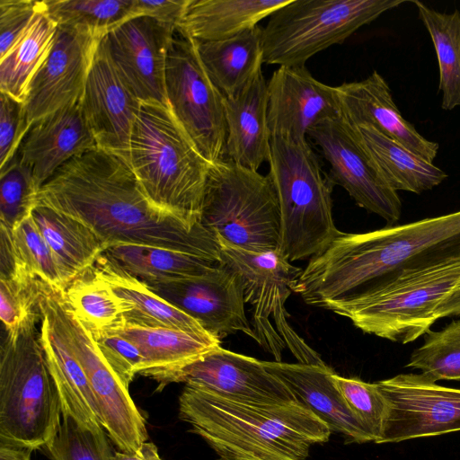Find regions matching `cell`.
<instances>
[{
  "label": "cell",
  "instance_id": "cell-1",
  "mask_svg": "<svg viewBox=\"0 0 460 460\" xmlns=\"http://www.w3.org/2000/svg\"><path fill=\"white\" fill-rule=\"evenodd\" d=\"M37 205L90 227L108 247L139 244L221 262L217 238L202 225L187 226L146 197L128 162L95 146L74 157L45 182Z\"/></svg>",
  "mask_w": 460,
  "mask_h": 460
},
{
  "label": "cell",
  "instance_id": "cell-2",
  "mask_svg": "<svg viewBox=\"0 0 460 460\" xmlns=\"http://www.w3.org/2000/svg\"><path fill=\"white\" fill-rule=\"evenodd\" d=\"M460 261V210L358 234L340 233L310 258L292 292L334 313L399 277Z\"/></svg>",
  "mask_w": 460,
  "mask_h": 460
},
{
  "label": "cell",
  "instance_id": "cell-3",
  "mask_svg": "<svg viewBox=\"0 0 460 460\" xmlns=\"http://www.w3.org/2000/svg\"><path fill=\"white\" fill-rule=\"evenodd\" d=\"M180 419L215 451L217 460H305L329 440V426L299 402L247 403L185 385Z\"/></svg>",
  "mask_w": 460,
  "mask_h": 460
},
{
  "label": "cell",
  "instance_id": "cell-4",
  "mask_svg": "<svg viewBox=\"0 0 460 460\" xmlns=\"http://www.w3.org/2000/svg\"><path fill=\"white\" fill-rule=\"evenodd\" d=\"M128 164L155 208L190 228L201 226L212 164L199 152L169 105L141 102L130 135Z\"/></svg>",
  "mask_w": 460,
  "mask_h": 460
},
{
  "label": "cell",
  "instance_id": "cell-5",
  "mask_svg": "<svg viewBox=\"0 0 460 460\" xmlns=\"http://www.w3.org/2000/svg\"><path fill=\"white\" fill-rule=\"evenodd\" d=\"M40 311L7 332L0 350V444L45 448L61 425V402L36 329Z\"/></svg>",
  "mask_w": 460,
  "mask_h": 460
},
{
  "label": "cell",
  "instance_id": "cell-6",
  "mask_svg": "<svg viewBox=\"0 0 460 460\" xmlns=\"http://www.w3.org/2000/svg\"><path fill=\"white\" fill-rule=\"evenodd\" d=\"M268 162L280 211V251L290 262L312 258L341 233L332 217V184L306 140L271 137Z\"/></svg>",
  "mask_w": 460,
  "mask_h": 460
},
{
  "label": "cell",
  "instance_id": "cell-7",
  "mask_svg": "<svg viewBox=\"0 0 460 460\" xmlns=\"http://www.w3.org/2000/svg\"><path fill=\"white\" fill-rule=\"evenodd\" d=\"M200 224L218 240L239 249L280 250L279 205L270 176L230 160L210 165Z\"/></svg>",
  "mask_w": 460,
  "mask_h": 460
},
{
  "label": "cell",
  "instance_id": "cell-8",
  "mask_svg": "<svg viewBox=\"0 0 460 460\" xmlns=\"http://www.w3.org/2000/svg\"><path fill=\"white\" fill-rule=\"evenodd\" d=\"M405 0H289L262 28L263 62L305 66L315 54L343 43L360 27Z\"/></svg>",
  "mask_w": 460,
  "mask_h": 460
},
{
  "label": "cell",
  "instance_id": "cell-9",
  "mask_svg": "<svg viewBox=\"0 0 460 460\" xmlns=\"http://www.w3.org/2000/svg\"><path fill=\"white\" fill-rule=\"evenodd\" d=\"M218 243L221 262L238 273L244 302L252 305L254 340L275 361H281L282 351L288 348L300 363L325 364L288 321L285 305L301 270L293 266L280 250L254 252L221 240Z\"/></svg>",
  "mask_w": 460,
  "mask_h": 460
},
{
  "label": "cell",
  "instance_id": "cell-10",
  "mask_svg": "<svg viewBox=\"0 0 460 460\" xmlns=\"http://www.w3.org/2000/svg\"><path fill=\"white\" fill-rule=\"evenodd\" d=\"M459 284L460 261L414 271L336 314L365 333L407 344L430 331L436 309Z\"/></svg>",
  "mask_w": 460,
  "mask_h": 460
},
{
  "label": "cell",
  "instance_id": "cell-11",
  "mask_svg": "<svg viewBox=\"0 0 460 460\" xmlns=\"http://www.w3.org/2000/svg\"><path fill=\"white\" fill-rule=\"evenodd\" d=\"M42 289L94 395L102 425L121 452L134 453L148 438L146 420L127 387L100 351L88 326L68 305L64 290Z\"/></svg>",
  "mask_w": 460,
  "mask_h": 460
},
{
  "label": "cell",
  "instance_id": "cell-12",
  "mask_svg": "<svg viewBox=\"0 0 460 460\" xmlns=\"http://www.w3.org/2000/svg\"><path fill=\"white\" fill-rule=\"evenodd\" d=\"M165 92L170 109L199 152L210 164L223 160L226 139L225 96L208 75L195 41L178 26L167 54Z\"/></svg>",
  "mask_w": 460,
  "mask_h": 460
},
{
  "label": "cell",
  "instance_id": "cell-13",
  "mask_svg": "<svg viewBox=\"0 0 460 460\" xmlns=\"http://www.w3.org/2000/svg\"><path fill=\"white\" fill-rule=\"evenodd\" d=\"M386 402L376 444L460 431V389L437 385L421 374L376 382Z\"/></svg>",
  "mask_w": 460,
  "mask_h": 460
},
{
  "label": "cell",
  "instance_id": "cell-14",
  "mask_svg": "<svg viewBox=\"0 0 460 460\" xmlns=\"http://www.w3.org/2000/svg\"><path fill=\"white\" fill-rule=\"evenodd\" d=\"M307 136L329 163L332 185L341 186L359 207L388 226L400 219L402 206L397 191L386 183L351 125L340 117L314 127Z\"/></svg>",
  "mask_w": 460,
  "mask_h": 460
},
{
  "label": "cell",
  "instance_id": "cell-15",
  "mask_svg": "<svg viewBox=\"0 0 460 460\" xmlns=\"http://www.w3.org/2000/svg\"><path fill=\"white\" fill-rule=\"evenodd\" d=\"M102 38L86 29L58 26L50 50L28 87L24 107L31 126L81 102Z\"/></svg>",
  "mask_w": 460,
  "mask_h": 460
},
{
  "label": "cell",
  "instance_id": "cell-16",
  "mask_svg": "<svg viewBox=\"0 0 460 460\" xmlns=\"http://www.w3.org/2000/svg\"><path fill=\"white\" fill-rule=\"evenodd\" d=\"M144 284L219 340L236 332L255 339L244 311L241 279L222 262L203 275Z\"/></svg>",
  "mask_w": 460,
  "mask_h": 460
},
{
  "label": "cell",
  "instance_id": "cell-17",
  "mask_svg": "<svg viewBox=\"0 0 460 460\" xmlns=\"http://www.w3.org/2000/svg\"><path fill=\"white\" fill-rule=\"evenodd\" d=\"M175 28L147 16H137L103 37L114 66L141 102L168 105L166 59Z\"/></svg>",
  "mask_w": 460,
  "mask_h": 460
},
{
  "label": "cell",
  "instance_id": "cell-18",
  "mask_svg": "<svg viewBox=\"0 0 460 460\" xmlns=\"http://www.w3.org/2000/svg\"><path fill=\"white\" fill-rule=\"evenodd\" d=\"M141 102L114 66L102 38L81 100L98 147L128 162L130 135Z\"/></svg>",
  "mask_w": 460,
  "mask_h": 460
},
{
  "label": "cell",
  "instance_id": "cell-19",
  "mask_svg": "<svg viewBox=\"0 0 460 460\" xmlns=\"http://www.w3.org/2000/svg\"><path fill=\"white\" fill-rule=\"evenodd\" d=\"M268 87L271 137L305 141L311 128L341 117L336 86L315 79L305 66H279Z\"/></svg>",
  "mask_w": 460,
  "mask_h": 460
},
{
  "label": "cell",
  "instance_id": "cell-20",
  "mask_svg": "<svg viewBox=\"0 0 460 460\" xmlns=\"http://www.w3.org/2000/svg\"><path fill=\"white\" fill-rule=\"evenodd\" d=\"M172 383H185L247 403L298 402L287 385L264 367L262 361L221 346L183 367Z\"/></svg>",
  "mask_w": 460,
  "mask_h": 460
},
{
  "label": "cell",
  "instance_id": "cell-21",
  "mask_svg": "<svg viewBox=\"0 0 460 460\" xmlns=\"http://www.w3.org/2000/svg\"><path fill=\"white\" fill-rule=\"evenodd\" d=\"M341 117L351 126H368L433 163L439 146L421 136L401 114L389 85L374 71L360 81L336 86Z\"/></svg>",
  "mask_w": 460,
  "mask_h": 460
},
{
  "label": "cell",
  "instance_id": "cell-22",
  "mask_svg": "<svg viewBox=\"0 0 460 460\" xmlns=\"http://www.w3.org/2000/svg\"><path fill=\"white\" fill-rule=\"evenodd\" d=\"M95 146L80 102L31 125L16 155L40 190L64 164Z\"/></svg>",
  "mask_w": 460,
  "mask_h": 460
},
{
  "label": "cell",
  "instance_id": "cell-23",
  "mask_svg": "<svg viewBox=\"0 0 460 460\" xmlns=\"http://www.w3.org/2000/svg\"><path fill=\"white\" fill-rule=\"evenodd\" d=\"M42 285L43 281L39 300L40 339L59 395L62 417H71L82 428L102 430L99 409L88 378L43 293Z\"/></svg>",
  "mask_w": 460,
  "mask_h": 460
},
{
  "label": "cell",
  "instance_id": "cell-24",
  "mask_svg": "<svg viewBox=\"0 0 460 460\" xmlns=\"http://www.w3.org/2000/svg\"><path fill=\"white\" fill-rule=\"evenodd\" d=\"M264 367L281 379L296 400L323 420L332 432L343 435L347 443L373 441L355 418L339 392L326 364L262 361Z\"/></svg>",
  "mask_w": 460,
  "mask_h": 460
},
{
  "label": "cell",
  "instance_id": "cell-25",
  "mask_svg": "<svg viewBox=\"0 0 460 460\" xmlns=\"http://www.w3.org/2000/svg\"><path fill=\"white\" fill-rule=\"evenodd\" d=\"M226 154L235 164L258 171L270 155L268 87L262 70L238 93L224 98Z\"/></svg>",
  "mask_w": 460,
  "mask_h": 460
},
{
  "label": "cell",
  "instance_id": "cell-26",
  "mask_svg": "<svg viewBox=\"0 0 460 460\" xmlns=\"http://www.w3.org/2000/svg\"><path fill=\"white\" fill-rule=\"evenodd\" d=\"M111 332L138 348L144 358V368L139 375L155 380L159 389L172 383L183 367L220 347V340L214 336L174 329L125 325Z\"/></svg>",
  "mask_w": 460,
  "mask_h": 460
},
{
  "label": "cell",
  "instance_id": "cell-27",
  "mask_svg": "<svg viewBox=\"0 0 460 460\" xmlns=\"http://www.w3.org/2000/svg\"><path fill=\"white\" fill-rule=\"evenodd\" d=\"M91 270L108 284L124 303L125 325L174 329L210 335L196 320L155 294L142 281L120 269L103 253Z\"/></svg>",
  "mask_w": 460,
  "mask_h": 460
},
{
  "label": "cell",
  "instance_id": "cell-28",
  "mask_svg": "<svg viewBox=\"0 0 460 460\" xmlns=\"http://www.w3.org/2000/svg\"><path fill=\"white\" fill-rule=\"evenodd\" d=\"M31 216L52 252L66 288L107 249L90 227L72 217L43 205H37Z\"/></svg>",
  "mask_w": 460,
  "mask_h": 460
},
{
  "label": "cell",
  "instance_id": "cell-29",
  "mask_svg": "<svg viewBox=\"0 0 460 460\" xmlns=\"http://www.w3.org/2000/svg\"><path fill=\"white\" fill-rule=\"evenodd\" d=\"M289 0H190L178 27L194 41L234 37L258 26Z\"/></svg>",
  "mask_w": 460,
  "mask_h": 460
},
{
  "label": "cell",
  "instance_id": "cell-30",
  "mask_svg": "<svg viewBox=\"0 0 460 460\" xmlns=\"http://www.w3.org/2000/svg\"><path fill=\"white\" fill-rule=\"evenodd\" d=\"M261 34L258 25L226 40L195 41L208 75L225 97L241 92L262 70Z\"/></svg>",
  "mask_w": 460,
  "mask_h": 460
},
{
  "label": "cell",
  "instance_id": "cell-31",
  "mask_svg": "<svg viewBox=\"0 0 460 460\" xmlns=\"http://www.w3.org/2000/svg\"><path fill=\"white\" fill-rule=\"evenodd\" d=\"M352 127L381 175L394 190L420 194L447 179V174L443 170L393 138L368 126Z\"/></svg>",
  "mask_w": 460,
  "mask_h": 460
},
{
  "label": "cell",
  "instance_id": "cell-32",
  "mask_svg": "<svg viewBox=\"0 0 460 460\" xmlns=\"http://www.w3.org/2000/svg\"><path fill=\"white\" fill-rule=\"evenodd\" d=\"M103 254L144 283L199 276L221 264L206 257L139 244H114Z\"/></svg>",
  "mask_w": 460,
  "mask_h": 460
},
{
  "label": "cell",
  "instance_id": "cell-33",
  "mask_svg": "<svg viewBox=\"0 0 460 460\" xmlns=\"http://www.w3.org/2000/svg\"><path fill=\"white\" fill-rule=\"evenodd\" d=\"M57 23L47 14L44 3L30 26L0 58V92L24 102L29 84L52 46Z\"/></svg>",
  "mask_w": 460,
  "mask_h": 460
},
{
  "label": "cell",
  "instance_id": "cell-34",
  "mask_svg": "<svg viewBox=\"0 0 460 460\" xmlns=\"http://www.w3.org/2000/svg\"><path fill=\"white\" fill-rule=\"evenodd\" d=\"M429 31L437 54L442 92L441 107L451 111L460 106V11L438 12L420 1H411Z\"/></svg>",
  "mask_w": 460,
  "mask_h": 460
},
{
  "label": "cell",
  "instance_id": "cell-35",
  "mask_svg": "<svg viewBox=\"0 0 460 460\" xmlns=\"http://www.w3.org/2000/svg\"><path fill=\"white\" fill-rule=\"evenodd\" d=\"M64 294L75 314L91 331L106 332L125 326L124 303L91 270L74 280Z\"/></svg>",
  "mask_w": 460,
  "mask_h": 460
},
{
  "label": "cell",
  "instance_id": "cell-36",
  "mask_svg": "<svg viewBox=\"0 0 460 460\" xmlns=\"http://www.w3.org/2000/svg\"><path fill=\"white\" fill-rule=\"evenodd\" d=\"M58 26L83 28L104 37L135 17L134 0H43Z\"/></svg>",
  "mask_w": 460,
  "mask_h": 460
},
{
  "label": "cell",
  "instance_id": "cell-37",
  "mask_svg": "<svg viewBox=\"0 0 460 460\" xmlns=\"http://www.w3.org/2000/svg\"><path fill=\"white\" fill-rule=\"evenodd\" d=\"M9 252L4 275L20 269L58 289L65 290L52 252L39 231L31 216L13 231L8 230Z\"/></svg>",
  "mask_w": 460,
  "mask_h": 460
},
{
  "label": "cell",
  "instance_id": "cell-38",
  "mask_svg": "<svg viewBox=\"0 0 460 460\" xmlns=\"http://www.w3.org/2000/svg\"><path fill=\"white\" fill-rule=\"evenodd\" d=\"M424 343L415 349L406 367L420 370L428 379L460 381V320L440 331H429Z\"/></svg>",
  "mask_w": 460,
  "mask_h": 460
},
{
  "label": "cell",
  "instance_id": "cell-39",
  "mask_svg": "<svg viewBox=\"0 0 460 460\" xmlns=\"http://www.w3.org/2000/svg\"><path fill=\"white\" fill-rule=\"evenodd\" d=\"M38 191L31 170L16 155L0 170V226L13 231L30 217L37 206Z\"/></svg>",
  "mask_w": 460,
  "mask_h": 460
},
{
  "label": "cell",
  "instance_id": "cell-40",
  "mask_svg": "<svg viewBox=\"0 0 460 460\" xmlns=\"http://www.w3.org/2000/svg\"><path fill=\"white\" fill-rule=\"evenodd\" d=\"M79 426L63 417L58 434L45 449L52 460H115L105 432Z\"/></svg>",
  "mask_w": 460,
  "mask_h": 460
},
{
  "label": "cell",
  "instance_id": "cell-41",
  "mask_svg": "<svg viewBox=\"0 0 460 460\" xmlns=\"http://www.w3.org/2000/svg\"><path fill=\"white\" fill-rule=\"evenodd\" d=\"M42 280L22 270L0 276V317L12 332L32 314L38 313Z\"/></svg>",
  "mask_w": 460,
  "mask_h": 460
},
{
  "label": "cell",
  "instance_id": "cell-42",
  "mask_svg": "<svg viewBox=\"0 0 460 460\" xmlns=\"http://www.w3.org/2000/svg\"><path fill=\"white\" fill-rule=\"evenodd\" d=\"M335 385L355 418L376 443L386 414V402L376 383L333 375Z\"/></svg>",
  "mask_w": 460,
  "mask_h": 460
},
{
  "label": "cell",
  "instance_id": "cell-43",
  "mask_svg": "<svg viewBox=\"0 0 460 460\" xmlns=\"http://www.w3.org/2000/svg\"><path fill=\"white\" fill-rule=\"evenodd\" d=\"M91 332L105 360L128 387L134 376L144 368V358L138 348L111 331Z\"/></svg>",
  "mask_w": 460,
  "mask_h": 460
},
{
  "label": "cell",
  "instance_id": "cell-44",
  "mask_svg": "<svg viewBox=\"0 0 460 460\" xmlns=\"http://www.w3.org/2000/svg\"><path fill=\"white\" fill-rule=\"evenodd\" d=\"M30 128L24 102L0 92V170L16 155Z\"/></svg>",
  "mask_w": 460,
  "mask_h": 460
},
{
  "label": "cell",
  "instance_id": "cell-45",
  "mask_svg": "<svg viewBox=\"0 0 460 460\" xmlns=\"http://www.w3.org/2000/svg\"><path fill=\"white\" fill-rule=\"evenodd\" d=\"M41 5L42 1L0 0V58L24 33Z\"/></svg>",
  "mask_w": 460,
  "mask_h": 460
},
{
  "label": "cell",
  "instance_id": "cell-46",
  "mask_svg": "<svg viewBox=\"0 0 460 460\" xmlns=\"http://www.w3.org/2000/svg\"><path fill=\"white\" fill-rule=\"evenodd\" d=\"M190 0H134V13L147 16L171 27H177Z\"/></svg>",
  "mask_w": 460,
  "mask_h": 460
},
{
  "label": "cell",
  "instance_id": "cell-47",
  "mask_svg": "<svg viewBox=\"0 0 460 460\" xmlns=\"http://www.w3.org/2000/svg\"><path fill=\"white\" fill-rule=\"evenodd\" d=\"M115 460H162L153 442H144L134 453L114 452Z\"/></svg>",
  "mask_w": 460,
  "mask_h": 460
},
{
  "label": "cell",
  "instance_id": "cell-48",
  "mask_svg": "<svg viewBox=\"0 0 460 460\" xmlns=\"http://www.w3.org/2000/svg\"><path fill=\"white\" fill-rule=\"evenodd\" d=\"M438 319L460 316V284L436 309Z\"/></svg>",
  "mask_w": 460,
  "mask_h": 460
},
{
  "label": "cell",
  "instance_id": "cell-49",
  "mask_svg": "<svg viewBox=\"0 0 460 460\" xmlns=\"http://www.w3.org/2000/svg\"><path fill=\"white\" fill-rule=\"evenodd\" d=\"M32 451L26 447L0 444V460H31Z\"/></svg>",
  "mask_w": 460,
  "mask_h": 460
}]
</instances>
